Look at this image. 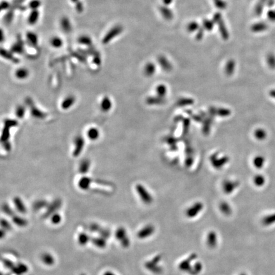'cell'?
Here are the masks:
<instances>
[{
    "label": "cell",
    "instance_id": "obj_1",
    "mask_svg": "<svg viewBox=\"0 0 275 275\" xmlns=\"http://www.w3.org/2000/svg\"><path fill=\"white\" fill-rule=\"evenodd\" d=\"M163 256L161 254L155 256L150 260L147 261L145 263V267L150 272L155 274H160L163 272V268L160 265Z\"/></svg>",
    "mask_w": 275,
    "mask_h": 275
},
{
    "label": "cell",
    "instance_id": "obj_2",
    "mask_svg": "<svg viewBox=\"0 0 275 275\" xmlns=\"http://www.w3.org/2000/svg\"><path fill=\"white\" fill-rule=\"evenodd\" d=\"M136 191L142 201L146 205H150L153 201V198L150 192L142 185H136Z\"/></svg>",
    "mask_w": 275,
    "mask_h": 275
},
{
    "label": "cell",
    "instance_id": "obj_3",
    "mask_svg": "<svg viewBox=\"0 0 275 275\" xmlns=\"http://www.w3.org/2000/svg\"><path fill=\"white\" fill-rule=\"evenodd\" d=\"M204 205L202 202H196L187 209L185 215L188 218H195L202 211Z\"/></svg>",
    "mask_w": 275,
    "mask_h": 275
},
{
    "label": "cell",
    "instance_id": "obj_4",
    "mask_svg": "<svg viewBox=\"0 0 275 275\" xmlns=\"http://www.w3.org/2000/svg\"><path fill=\"white\" fill-rule=\"evenodd\" d=\"M198 259L196 253H192L187 259L181 260L178 265V268L181 271L185 273H188L192 267V262Z\"/></svg>",
    "mask_w": 275,
    "mask_h": 275
},
{
    "label": "cell",
    "instance_id": "obj_5",
    "mask_svg": "<svg viewBox=\"0 0 275 275\" xmlns=\"http://www.w3.org/2000/svg\"><path fill=\"white\" fill-rule=\"evenodd\" d=\"M156 232V228L152 224H147L141 229L137 233V237L140 239H145L150 238Z\"/></svg>",
    "mask_w": 275,
    "mask_h": 275
},
{
    "label": "cell",
    "instance_id": "obj_6",
    "mask_svg": "<svg viewBox=\"0 0 275 275\" xmlns=\"http://www.w3.org/2000/svg\"><path fill=\"white\" fill-rule=\"evenodd\" d=\"M26 104L28 106V107L30 109V112L31 115L37 119H44L47 117V114L41 111L39 108H37V106L34 105L33 101L31 98L26 99Z\"/></svg>",
    "mask_w": 275,
    "mask_h": 275
},
{
    "label": "cell",
    "instance_id": "obj_7",
    "mask_svg": "<svg viewBox=\"0 0 275 275\" xmlns=\"http://www.w3.org/2000/svg\"><path fill=\"white\" fill-rule=\"evenodd\" d=\"M62 205V201L60 199H56L54 200L47 208V211L44 214V218H47L51 216L60 208Z\"/></svg>",
    "mask_w": 275,
    "mask_h": 275
},
{
    "label": "cell",
    "instance_id": "obj_8",
    "mask_svg": "<svg viewBox=\"0 0 275 275\" xmlns=\"http://www.w3.org/2000/svg\"><path fill=\"white\" fill-rule=\"evenodd\" d=\"M75 149L73 150V155L74 157H78L81 154L82 152L85 145V140L84 138L81 136H78L75 138L74 140Z\"/></svg>",
    "mask_w": 275,
    "mask_h": 275
},
{
    "label": "cell",
    "instance_id": "obj_9",
    "mask_svg": "<svg viewBox=\"0 0 275 275\" xmlns=\"http://www.w3.org/2000/svg\"><path fill=\"white\" fill-rule=\"evenodd\" d=\"M206 244L210 248H214L218 244V236L215 231H209L206 236Z\"/></svg>",
    "mask_w": 275,
    "mask_h": 275
},
{
    "label": "cell",
    "instance_id": "obj_10",
    "mask_svg": "<svg viewBox=\"0 0 275 275\" xmlns=\"http://www.w3.org/2000/svg\"><path fill=\"white\" fill-rule=\"evenodd\" d=\"M41 260L47 266H52L56 262L54 257L49 252H44L41 255Z\"/></svg>",
    "mask_w": 275,
    "mask_h": 275
},
{
    "label": "cell",
    "instance_id": "obj_11",
    "mask_svg": "<svg viewBox=\"0 0 275 275\" xmlns=\"http://www.w3.org/2000/svg\"><path fill=\"white\" fill-rule=\"evenodd\" d=\"M13 202L17 211L20 213V214H26L27 212V208L21 198L18 196H16L13 198Z\"/></svg>",
    "mask_w": 275,
    "mask_h": 275
},
{
    "label": "cell",
    "instance_id": "obj_12",
    "mask_svg": "<svg viewBox=\"0 0 275 275\" xmlns=\"http://www.w3.org/2000/svg\"><path fill=\"white\" fill-rule=\"evenodd\" d=\"M115 237L116 239L118 240L120 243L129 238L126 229L124 227H119V228L116 229L115 232Z\"/></svg>",
    "mask_w": 275,
    "mask_h": 275
},
{
    "label": "cell",
    "instance_id": "obj_13",
    "mask_svg": "<svg viewBox=\"0 0 275 275\" xmlns=\"http://www.w3.org/2000/svg\"><path fill=\"white\" fill-rule=\"evenodd\" d=\"M91 242L93 244V245L98 248L103 249L105 248L107 245L106 239L103 238V237H94L91 239Z\"/></svg>",
    "mask_w": 275,
    "mask_h": 275
},
{
    "label": "cell",
    "instance_id": "obj_14",
    "mask_svg": "<svg viewBox=\"0 0 275 275\" xmlns=\"http://www.w3.org/2000/svg\"><path fill=\"white\" fill-rule=\"evenodd\" d=\"M238 184L231 181H226L223 184V190L226 194H231L238 187Z\"/></svg>",
    "mask_w": 275,
    "mask_h": 275
},
{
    "label": "cell",
    "instance_id": "obj_15",
    "mask_svg": "<svg viewBox=\"0 0 275 275\" xmlns=\"http://www.w3.org/2000/svg\"><path fill=\"white\" fill-rule=\"evenodd\" d=\"M28 267L26 264L19 263L17 265H15L11 271L16 275H22L28 272Z\"/></svg>",
    "mask_w": 275,
    "mask_h": 275
},
{
    "label": "cell",
    "instance_id": "obj_16",
    "mask_svg": "<svg viewBox=\"0 0 275 275\" xmlns=\"http://www.w3.org/2000/svg\"><path fill=\"white\" fill-rule=\"evenodd\" d=\"M219 209L223 214V215L225 216L231 215L232 213V209L231 205L225 201L221 202V204L219 205Z\"/></svg>",
    "mask_w": 275,
    "mask_h": 275
},
{
    "label": "cell",
    "instance_id": "obj_17",
    "mask_svg": "<svg viewBox=\"0 0 275 275\" xmlns=\"http://www.w3.org/2000/svg\"><path fill=\"white\" fill-rule=\"evenodd\" d=\"M202 269H203V265L202 262L200 261H198L192 266L191 269L188 273L190 275H198L201 273Z\"/></svg>",
    "mask_w": 275,
    "mask_h": 275
},
{
    "label": "cell",
    "instance_id": "obj_18",
    "mask_svg": "<svg viewBox=\"0 0 275 275\" xmlns=\"http://www.w3.org/2000/svg\"><path fill=\"white\" fill-rule=\"evenodd\" d=\"M76 99L73 96H69L65 98L61 103V107L63 110H68L70 108L74 105Z\"/></svg>",
    "mask_w": 275,
    "mask_h": 275
},
{
    "label": "cell",
    "instance_id": "obj_19",
    "mask_svg": "<svg viewBox=\"0 0 275 275\" xmlns=\"http://www.w3.org/2000/svg\"><path fill=\"white\" fill-rule=\"evenodd\" d=\"M12 222L13 223L15 224L17 226L20 227V228H24V227L27 226V221L26 219L24 218L21 216H20L19 215H14L12 216Z\"/></svg>",
    "mask_w": 275,
    "mask_h": 275
},
{
    "label": "cell",
    "instance_id": "obj_20",
    "mask_svg": "<svg viewBox=\"0 0 275 275\" xmlns=\"http://www.w3.org/2000/svg\"><path fill=\"white\" fill-rule=\"evenodd\" d=\"M91 179L89 177H84L82 178L78 181V187L80 189L83 191H87L90 188V185L91 184Z\"/></svg>",
    "mask_w": 275,
    "mask_h": 275
},
{
    "label": "cell",
    "instance_id": "obj_21",
    "mask_svg": "<svg viewBox=\"0 0 275 275\" xmlns=\"http://www.w3.org/2000/svg\"><path fill=\"white\" fill-rule=\"evenodd\" d=\"M101 109L103 112H108L112 107V103L108 96L103 98L101 102Z\"/></svg>",
    "mask_w": 275,
    "mask_h": 275
},
{
    "label": "cell",
    "instance_id": "obj_22",
    "mask_svg": "<svg viewBox=\"0 0 275 275\" xmlns=\"http://www.w3.org/2000/svg\"><path fill=\"white\" fill-rule=\"evenodd\" d=\"M91 239L90 238V237L85 232H81L78 235V243L79 244V245L80 246H85L87 245V244L90 241Z\"/></svg>",
    "mask_w": 275,
    "mask_h": 275
},
{
    "label": "cell",
    "instance_id": "obj_23",
    "mask_svg": "<svg viewBox=\"0 0 275 275\" xmlns=\"http://www.w3.org/2000/svg\"><path fill=\"white\" fill-rule=\"evenodd\" d=\"M91 166V162L88 159H84L82 161L79 166V171L81 174H85L89 171Z\"/></svg>",
    "mask_w": 275,
    "mask_h": 275
},
{
    "label": "cell",
    "instance_id": "obj_24",
    "mask_svg": "<svg viewBox=\"0 0 275 275\" xmlns=\"http://www.w3.org/2000/svg\"><path fill=\"white\" fill-rule=\"evenodd\" d=\"M49 205V202L47 201L44 200V199H40V200H38L34 202L33 205V208L34 211H38L42 208H47Z\"/></svg>",
    "mask_w": 275,
    "mask_h": 275
},
{
    "label": "cell",
    "instance_id": "obj_25",
    "mask_svg": "<svg viewBox=\"0 0 275 275\" xmlns=\"http://www.w3.org/2000/svg\"><path fill=\"white\" fill-rule=\"evenodd\" d=\"M87 136L89 139L92 141L98 140L99 136V130L95 128H90L87 131Z\"/></svg>",
    "mask_w": 275,
    "mask_h": 275
},
{
    "label": "cell",
    "instance_id": "obj_26",
    "mask_svg": "<svg viewBox=\"0 0 275 275\" xmlns=\"http://www.w3.org/2000/svg\"><path fill=\"white\" fill-rule=\"evenodd\" d=\"M26 107L23 105L17 106L15 109V115L19 119H22L24 117Z\"/></svg>",
    "mask_w": 275,
    "mask_h": 275
},
{
    "label": "cell",
    "instance_id": "obj_27",
    "mask_svg": "<svg viewBox=\"0 0 275 275\" xmlns=\"http://www.w3.org/2000/svg\"><path fill=\"white\" fill-rule=\"evenodd\" d=\"M275 222V214L265 216L262 219V223L264 225H269Z\"/></svg>",
    "mask_w": 275,
    "mask_h": 275
},
{
    "label": "cell",
    "instance_id": "obj_28",
    "mask_svg": "<svg viewBox=\"0 0 275 275\" xmlns=\"http://www.w3.org/2000/svg\"><path fill=\"white\" fill-rule=\"evenodd\" d=\"M62 221V216L57 213H55L50 216V222L53 225H59Z\"/></svg>",
    "mask_w": 275,
    "mask_h": 275
},
{
    "label": "cell",
    "instance_id": "obj_29",
    "mask_svg": "<svg viewBox=\"0 0 275 275\" xmlns=\"http://www.w3.org/2000/svg\"><path fill=\"white\" fill-rule=\"evenodd\" d=\"M2 209L3 212L5 213L6 215H7L8 216H12L13 215H14L15 214L13 211L12 209V208L10 207V206L7 204H4L2 206Z\"/></svg>",
    "mask_w": 275,
    "mask_h": 275
},
{
    "label": "cell",
    "instance_id": "obj_30",
    "mask_svg": "<svg viewBox=\"0 0 275 275\" xmlns=\"http://www.w3.org/2000/svg\"><path fill=\"white\" fill-rule=\"evenodd\" d=\"M1 229L5 230V231H10L12 229V225L9 222L4 218H1Z\"/></svg>",
    "mask_w": 275,
    "mask_h": 275
},
{
    "label": "cell",
    "instance_id": "obj_31",
    "mask_svg": "<svg viewBox=\"0 0 275 275\" xmlns=\"http://www.w3.org/2000/svg\"><path fill=\"white\" fill-rule=\"evenodd\" d=\"M98 233L99 234V235H100L101 237H103V238H104L105 239H107V238H110V235H111L110 231L108 229L103 228H101V229L99 230V231L98 232Z\"/></svg>",
    "mask_w": 275,
    "mask_h": 275
},
{
    "label": "cell",
    "instance_id": "obj_32",
    "mask_svg": "<svg viewBox=\"0 0 275 275\" xmlns=\"http://www.w3.org/2000/svg\"><path fill=\"white\" fill-rule=\"evenodd\" d=\"M27 75H28V72H27V71H26V70H22V69H20V70H18L16 73L17 77L20 79H23V78H26Z\"/></svg>",
    "mask_w": 275,
    "mask_h": 275
},
{
    "label": "cell",
    "instance_id": "obj_33",
    "mask_svg": "<svg viewBox=\"0 0 275 275\" xmlns=\"http://www.w3.org/2000/svg\"><path fill=\"white\" fill-rule=\"evenodd\" d=\"M2 262H3V264H4V266L6 268H8V269H10L11 270L15 266L14 263H13L12 260H8L7 259H2Z\"/></svg>",
    "mask_w": 275,
    "mask_h": 275
},
{
    "label": "cell",
    "instance_id": "obj_34",
    "mask_svg": "<svg viewBox=\"0 0 275 275\" xmlns=\"http://www.w3.org/2000/svg\"><path fill=\"white\" fill-rule=\"evenodd\" d=\"M4 124H5V126H8L10 128H12V127L16 126L17 124H18L17 121H16V120H13V119H6L5 120Z\"/></svg>",
    "mask_w": 275,
    "mask_h": 275
},
{
    "label": "cell",
    "instance_id": "obj_35",
    "mask_svg": "<svg viewBox=\"0 0 275 275\" xmlns=\"http://www.w3.org/2000/svg\"><path fill=\"white\" fill-rule=\"evenodd\" d=\"M264 179L261 176H258L254 179V184L257 186H262L264 184Z\"/></svg>",
    "mask_w": 275,
    "mask_h": 275
},
{
    "label": "cell",
    "instance_id": "obj_36",
    "mask_svg": "<svg viewBox=\"0 0 275 275\" xmlns=\"http://www.w3.org/2000/svg\"><path fill=\"white\" fill-rule=\"evenodd\" d=\"M263 159L262 157H256V159H254V161H253V163H254V165H255V166L256 167H258V168H260L261 166H262V164H263Z\"/></svg>",
    "mask_w": 275,
    "mask_h": 275
},
{
    "label": "cell",
    "instance_id": "obj_37",
    "mask_svg": "<svg viewBox=\"0 0 275 275\" xmlns=\"http://www.w3.org/2000/svg\"><path fill=\"white\" fill-rule=\"evenodd\" d=\"M101 229V227L97 224V223H92L90 225V230L91 231L94 232H99V230Z\"/></svg>",
    "mask_w": 275,
    "mask_h": 275
},
{
    "label": "cell",
    "instance_id": "obj_38",
    "mask_svg": "<svg viewBox=\"0 0 275 275\" xmlns=\"http://www.w3.org/2000/svg\"><path fill=\"white\" fill-rule=\"evenodd\" d=\"M264 135H265L264 132L262 131L261 129H259V130H258L257 131H256L255 136L257 138L261 140V138H264L263 137L264 136Z\"/></svg>",
    "mask_w": 275,
    "mask_h": 275
},
{
    "label": "cell",
    "instance_id": "obj_39",
    "mask_svg": "<svg viewBox=\"0 0 275 275\" xmlns=\"http://www.w3.org/2000/svg\"><path fill=\"white\" fill-rule=\"evenodd\" d=\"M2 143L3 144V146H4L5 150H10V149H11V144L8 143V141H6V142H3Z\"/></svg>",
    "mask_w": 275,
    "mask_h": 275
},
{
    "label": "cell",
    "instance_id": "obj_40",
    "mask_svg": "<svg viewBox=\"0 0 275 275\" xmlns=\"http://www.w3.org/2000/svg\"><path fill=\"white\" fill-rule=\"evenodd\" d=\"M103 275H116L114 273L112 272V271H106V272L104 273V274H103Z\"/></svg>",
    "mask_w": 275,
    "mask_h": 275
},
{
    "label": "cell",
    "instance_id": "obj_41",
    "mask_svg": "<svg viewBox=\"0 0 275 275\" xmlns=\"http://www.w3.org/2000/svg\"><path fill=\"white\" fill-rule=\"evenodd\" d=\"M239 275H246L245 273H241Z\"/></svg>",
    "mask_w": 275,
    "mask_h": 275
},
{
    "label": "cell",
    "instance_id": "obj_42",
    "mask_svg": "<svg viewBox=\"0 0 275 275\" xmlns=\"http://www.w3.org/2000/svg\"><path fill=\"white\" fill-rule=\"evenodd\" d=\"M80 275H86V274H84V273H81Z\"/></svg>",
    "mask_w": 275,
    "mask_h": 275
}]
</instances>
